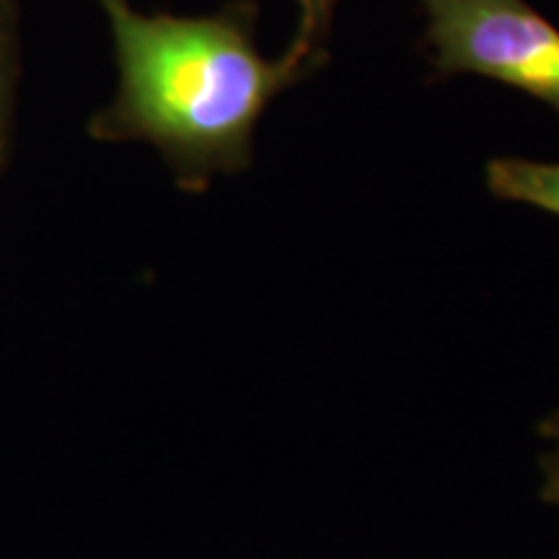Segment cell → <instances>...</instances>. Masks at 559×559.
<instances>
[{
  "mask_svg": "<svg viewBox=\"0 0 559 559\" xmlns=\"http://www.w3.org/2000/svg\"><path fill=\"white\" fill-rule=\"evenodd\" d=\"M99 5L115 37L120 91L94 117L91 135L151 143L185 190L249 169L262 111L313 75L285 55L272 62L260 52L254 0H234L213 16L140 13L130 0Z\"/></svg>",
  "mask_w": 559,
  "mask_h": 559,
  "instance_id": "obj_1",
  "label": "cell"
},
{
  "mask_svg": "<svg viewBox=\"0 0 559 559\" xmlns=\"http://www.w3.org/2000/svg\"><path fill=\"white\" fill-rule=\"evenodd\" d=\"M436 79L481 75L559 115V29L526 0H417Z\"/></svg>",
  "mask_w": 559,
  "mask_h": 559,
  "instance_id": "obj_2",
  "label": "cell"
},
{
  "mask_svg": "<svg viewBox=\"0 0 559 559\" xmlns=\"http://www.w3.org/2000/svg\"><path fill=\"white\" fill-rule=\"evenodd\" d=\"M487 187L495 198L559 215V164L502 156L487 164Z\"/></svg>",
  "mask_w": 559,
  "mask_h": 559,
  "instance_id": "obj_3",
  "label": "cell"
},
{
  "mask_svg": "<svg viewBox=\"0 0 559 559\" xmlns=\"http://www.w3.org/2000/svg\"><path fill=\"white\" fill-rule=\"evenodd\" d=\"M296 3L298 29L285 50V58L317 73L321 62L326 60V41H330L334 9L340 0H296Z\"/></svg>",
  "mask_w": 559,
  "mask_h": 559,
  "instance_id": "obj_4",
  "label": "cell"
},
{
  "mask_svg": "<svg viewBox=\"0 0 559 559\" xmlns=\"http://www.w3.org/2000/svg\"><path fill=\"white\" fill-rule=\"evenodd\" d=\"M19 73V45H16V5L13 0H0V164L9 143L13 88Z\"/></svg>",
  "mask_w": 559,
  "mask_h": 559,
  "instance_id": "obj_5",
  "label": "cell"
},
{
  "mask_svg": "<svg viewBox=\"0 0 559 559\" xmlns=\"http://www.w3.org/2000/svg\"><path fill=\"white\" fill-rule=\"evenodd\" d=\"M551 440H555V449L544 461V500L559 506V419L551 425Z\"/></svg>",
  "mask_w": 559,
  "mask_h": 559,
  "instance_id": "obj_6",
  "label": "cell"
}]
</instances>
